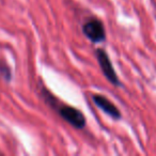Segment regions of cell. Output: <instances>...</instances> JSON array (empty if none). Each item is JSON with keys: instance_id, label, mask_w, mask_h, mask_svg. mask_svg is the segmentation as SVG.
<instances>
[{"instance_id": "277c9868", "label": "cell", "mask_w": 156, "mask_h": 156, "mask_svg": "<svg viewBox=\"0 0 156 156\" xmlns=\"http://www.w3.org/2000/svg\"><path fill=\"white\" fill-rule=\"evenodd\" d=\"M92 98H93L94 104L100 109H102L105 113H107V115H110L111 118H113L115 120L121 119V112H120V110L107 98L101 95V94H94L92 96Z\"/></svg>"}, {"instance_id": "3957f363", "label": "cell", "mask_w": 156, "mask_h": 156, "mask_svg": "<svg viewBox=\"0 0 156 156\" xmlns=\"http://www.w3.org/2000/svg\"><path fill=\"white\" fill-rule=\"evenodd\" d=\"M83 32L93 43H101L106 39L104 25L98 20H91L83 27Z\"/></svg>"}, {"instance_id": "6da1fadb", "label": "cell", "mask_w": 156, "mask_h": 156, "mask_svg": "<svg viewBox=\"0 0 156 156\" xmlns=\"http://www.w3.org/2000/svg\"><path fill=\"white\" fill-rule=\"evenodd\" d=\"M57 109L58 113L61 115V118L65 120L67 123L73 125L77 129H81L86 126V118L81 111L74 107L67 106V105L61 104L60 106H52Z\"/></svg>"}, {"instance_id": "7a4b0ae2", "label": "cell", "mask_w": 156, "mask_h": 156, "mask_svg": "<svg viewBox=\"0 0 156 156\" xmlns=\"http://www.w3.org/2000/svg\"><path fill=\"white\" fill-rule=\"evenodd\" d=\"M95 52H96V58H98V60L101 69H102L105 77L108 79L109 83H111L115 86H122V83H120V80H119V77H118V75L115 74V69H113L112 63H111L107 52L103 49H96Z\"/></svg>"}]
</instances>
